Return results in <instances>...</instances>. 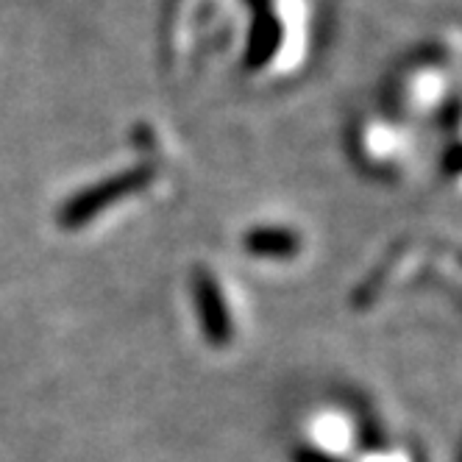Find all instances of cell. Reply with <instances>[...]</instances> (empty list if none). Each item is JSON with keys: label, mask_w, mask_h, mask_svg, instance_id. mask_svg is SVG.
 Listing matches in <instances>:
<instances>
[{"label": "cell", "mask_w": 462, "mask_h": 462, "mask_svg": "<svg viewBox=\"0 0 462 462\" xmlns=\"http://www.w3.org/2000/svg\"><path fill=\"white\" fill-rule=\"evenodd\" d=\"M151 179H153V171L137 168V171H125V173L112 176V179L97 181V184L76 192L70 201L59 209V223L64 228H79V226H84L92 217L101 215L106 207L123 201V198H128V195L140 192Z\"/></svg>", "instance_id": "1"}, {"label": "cell", "mask_w": 462, "mask_h": 462, "mask_svg": "<svg viewBox=\"0 0 462 462\" xmlns=\"http://www.w3.org/2000/svg\"><path fill=\"white\" fill-rule=\"evenodd\" d=\"M192 295H195V304H198V315H201L204 337L215 348L228 346L231 335H235V326H231V312L226 307L220 284L215 282V276L207 268H195L192 271Z\"/></svg>", "instance_id": "2"}, {"label": "cell", "mask_w": 462, "mask_h": 462, "mask_svg": "<svg viewBox=\"0 0 462 462\" xmlns=\"http://www.w3.org/2000/svg\"><path fill=\"white\" fill-rule=\"evenodd\" d=\"M243 245L251 256L292 259L301 251V237L287 226H254L243 237Z\"/></svg>", "instance_id": "3"}, {"label": "cell", "mask_w": 462, "mask_h": 462, "mask_svg": "<svg viewBox=\"0 0 462 462\" xmlns=\"http://www.w3.org/2000/svg\"><path fill=\"white\" fill-rule=\"evenodd\" d=\"M292 462H343V459L335 454H326L320 448H299L292 457Z\"/></svg>", "instance_id": "4"}]
</instances>
